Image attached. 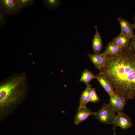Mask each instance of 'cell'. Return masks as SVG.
Wrapping results in <instances>:
<instances>
[{
	"mask_svg": "<svg viewBox=\"0 0 135 135\" xmlns=\"http://www.w3.org/2000/svg\"><path fill=\"white\" fill-rule=\"evenodd\" d=\"M99 71L116 94L128 100L135 97V54L129 47L106 56L105 64Z\"/></svg>",
	"mask_w": 135,
	"mask_h": 135,
	"instance_id": "cell-1",
	"label": "cell"
},
{
	"mask_svg": "<svg viewBox=\"0 0 135 135\" xmlns=\"http://www.w3.org/2000/svg\"><path fill=\"white\" fill-rule=\"evenodd\" d=\"M29 85L25 72L16 73L1 82L0 84V112L13 109L26 98Z\"/></svg>",
	"mask_w": 135,
	"mask_h": 135,
	"instance_id": "cell-2",
	"label": "cell"
},
{
	"mask_svg": "<svg viewBox=\"0 0 135 135\" xmlns=\"http://www.w3.org/2000/svg\"><path fill=\"white\" fill-rule=\"evenodd\" d=\"M116 112L111 108L108 104L104 103L101 108L95 112L94 116L100 123L105 124H112Z\"/></svg>",
	"mask_w": 135,
	"mask_h": 135,
	"instance_id": "cell-3",
	"label": "cell"
},
{
	"mask_svg": "<svg viewBox=\"0 0 135 135\" xmlns=\"http://www.w3.org/2000/svg\"><path fill=\"white\" fill-rule=\"evenodd\" d=\"M0 8L4 13L7 15L14 16L22 11L17 0H0Z\"/></svg>",
	"mask_w": 135,
	"mask_h": 135,
	"instance_id": "cell-4",
	"label": "cell"
},
{
	"mask_svg": "<svg viewBox=\"0 0 135 135\" xmlns=\"http://www.w3.org/2000/svg\"><path fill=\"white\" fill-rule=\"evenodd\" d=\"M113 118L112 124L113 126L119 127L123 130H126L130 128L132 126V120L130 117L122 112L117 113Z\"/></svg>",
	"mask_w": 135,
	"mask_h": 135,
	"instance_id": "cell-5",
	"label": "cell"
},
{
	"mask_svg": "<svg viewBox=\"0 0 135 135\" xmlns=\"http://www.w3.org/2000/svg\"><path fill=\"white\" fill-rule=\"evenodd\" d=\"M109 96V102L108 104L111 108L116 112H122L128 100L116 93L110 95Z\"/></svg>",
	"mask_w": 135,
	"mask_h": 135,
	"instance_id": "cell-6",
	"label": "cell"
},
{
	"mask_svg": "<svg viewBox=\"0 0 135 135\" xmlns=\"http://www.w3.org/2000/svg\"><path fill=\"white\" fill-rule=\"evenodd\" d=\"M78 111L74 120L76 125L86 120L91 115H94L95 112L92 111L86 106L78 107Z\"/></svg>",
	"mask_w": 135,
	"mask_h": 135,
	"instance_id": "cell-7",
	"label": "cell"
},
{
	"mask_svg": "<svg viewBox=\"0 0 135 135\" xmlns=\"http://www.w3.org/2000/svg\"><path fill=\"white\" fill-rule=\"evenodd\" d=\"M117 20L120 26V33L128 35L130 36L132 38L135 37L134 32V28L133 24L130 23L121 16L118 17Z\"/></svg>",
	"mask_w": 135,
	"mask_h": 135,
	"instance_id": "cell-8",
	"label": "cell"
},
{
	"mask_svg": "<svg viewBox=\"0 0 135 135\" xmlns=\"http://www.w3.org/2000/svg\"><path fill=\"white\" fill-rule=\"evenodd\" d=\"M88 56L91 62L97 69L100 70L105 64L106 56L103 53L89 54Z\"/></svg>",
	"mask_w": 135,
	"mask_h": 135,
	"instance_id": "cell-9",
	"label": "cell"
},
{
	"mask_svg": "<svg viewBox=\"0 0 135 135\" xmlns=\"http://www.w3.org/2000/svg\"><path fill=\"white\" fill-rule=\"evenodd\" d=\"M131 39L132 38L130 36L120 33L114 38L112 41L121 48H125L129 47Z\"/></svg>",
	"mask_w": 135,
	"mask_h": 135,
	"instance_id": "cell-10",
	"label": "cell"
},
{
	"mask_svg": "<svg viewBox=\"0 0 135 135\" xmlns=\"http://www.w3.org/2000/svg\"><path fill=\"white\" fill-rule=\"evenodd\" d=\"M96 33L92 43L93 50L94 53H100L103 48V43L100 32L98 31L97 26H95Z\"/></svg>",
	"mask_w": 135,
	"mask_h": 135,
	"instance_id": "cell-11",
	"label": "cell"
},
{
	"mask_svg": "<svg viewBox=\"0 0 135 135\" xmlns=\"http://www.w3.org/2000/svg\"><path fill=\"white\" fill-rule=\"evenodd\" d=\"M96 78L109 95L115 93L111 84L104 76L98 73Z\"/></svg>",
	"mask_w": 135,
	"mask_h": 135,
	"instance_id": "cell-12",
	"label": "cell"
},
{
	"mask_svg": "<svg viewBox=\"0 0 135 135\" xmlns=\"http://www.w3.org/2000/svg\"><path fill=\"white\" fill-rule=\"evenodd\" d=\"M90 84L86 85L85 89L82 92L79 100L80 104L78 107L86 106V104L89 102L90 93L92 88Z\"/></svg>",
	"mask_w": 135,
	"mask_h": 135,
	"instance_id": "cell-13",
	"label": "cell"
},
{
	"mask_svg": "<svg viewBox=\"0 0 135 135\" xmlns=\"http://www.w3.org/2000/svg\"><path fill=\"white\" fill-rule=\"evenodd\" d=\"M122 48L111 41L108 43L104 51L102 53L106 56L113 55L120 52Z\"/></svg>",
	"mask_w": 135,
	"mask_h": 135,
	"instance_id": "cell-14",
	"label": "cell"
},
{
	"mask_svg": "<svg viewBox=\"0 0 135 135\" xmlns=\"http://www.w3.org/2000/svg\"><path fill=\"white\" fill-rule=\"evenodd\" d=\"M96 78V76L94 74L90 71L85 69L82 72L79 81L84 82L86 85L89 84L93 79Z\"/></svg>",
	"mask_w": 135,
	"mask_h": 135,
	"instance_id": "cell-15",
	"label": "cell"
},
{
	"mask_svg": "<svg viewBox=\"0 0 135 135\" xmlns=\"http://www.w3.org/2000/svg\"><path fill=\"white\" fill-rule=\"evenodd\" d=\"M43 2L46 8L51 10L57 8L60 3V1L58 0H44Z\"/></svg>",
	"mask_w": 135,
	"mask_h": 135,
	"instance_id": "cell-16",
	"label": "cell"
},
{
	"mask_svg": "<svg viewBox=\"0 0 135 135\" xmlns=\"http://www.w3.org/2000/svg\"><path fill=\"white\" fill-rule=\"evenodd\" d=\"M100 99L96 92L95 88H92L90 93L89 102L96 103L99 102Z\"/></svg>",
	"mask_w": 135,
	"mask_h": 135,
	"instance_id": "cell-17",
	"label": "cell"
},
{
	"mask_svg": "<svg viewBox=\"0 0 135 135\" xmlns=\"http://www.w3.org/2000/svg\"><path fill=\"white\" fill-rule=\"evenodd\" d=\"M20 7L22 8L28 7L33 5L35 0H17Z\"/></svg>",
	"mask_w": 135,
	"mask_h": 135,
	"instance_id": "cell-18",
	"label": "cell"
},
{
	"mask_svg": "<svg viewBox=\"0 0 135 135\" xmlns=\"http://www.w3.org/2000/svg\"><path fill=\"white\" fill-rule=\"evenodd\" d=\"M5 14L1 10L0 11V28H2L6 24L7 21Z\"/></svg>",
	"mask_w": 135,
	"mask_h": 135,
	"instance_id": "cell-19",
	"label": "cell"
},
{
	"mask_svg": "<svg viewBox=\"0 0 135 135\" xmlns=\"http://www.w3.org/2000/svg\"><path fill=\"white\" fill-rule=\"evenodd\" d=\"M129 47L132 51L135 54V37L132 38L130 41Z\"/></svg>",
	"mask_w": 135,
	"mask_h": 135,
	"instance_id": "cell-20",
	"label": "cell"
},
{
	"mask_svg": "<svg viewBox=\"0 0 135 135\" xmlns=\"http://www.w3.org/2000/svg\"><path fill=\"white\" fill-rule=\"evenodd\" d=\"M116 127L113 126V130H114V135H116V134L115 132V130Z\"/></svg>",
	"mask_w": 135,
	"mask_h": 135,
	"instance_id": "cell-21",
	"label": "cell"
},
{
	"mask_svg": "<svg viewBox=\"0 0 135 135\" xmlns=\"http://www.w3.org/2000/svg\"><path fill=\"white\" fill-rule=\"evenodd\" d=\"M134 23L133 24L134 29H135V14L134 15Z\"/></svg>",
	"mask_w": 135,
	"mask_h": 135,
	"instance_id": "cell-22",
	"label": "cell"
}]
</instances>
